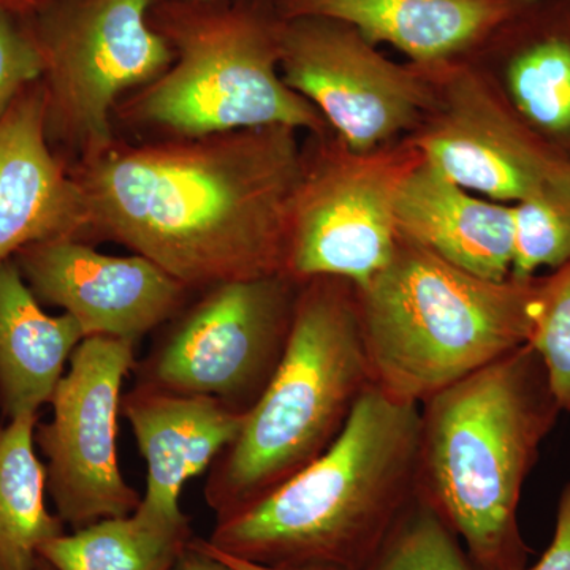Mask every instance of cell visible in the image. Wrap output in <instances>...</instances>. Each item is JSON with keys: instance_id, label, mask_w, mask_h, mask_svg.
Wrapping results in <instances>:
<instances>
[{"instance_id": "cell-1", "label": "cell", "mask_w": 570, "mask_h": 570, "mask_svg": "<svg viewBox=\"0 0 570 570\" xmlns=\"http://www.w3.org/2000/svg\"><path fill=\"white\" fill-rule=\"evenodd\" d=\"M284 126L141 145L115 140L69 165L89 238L149 258L202 294L285 273L292 208L306 163Z\"/></svg>"}, {"instance_id": "cell-2", "label": "cell", "mask_w": 570, "mask_h": 570, "mask_svg": "<svg viewBox=\"0 0 570 570\" xmlns=\"http://www.w3.org/2000/svg\"><path fill=\"white\" fill-rule=\"evenodd\" d=\"M420 438V406L370 385L324 455L206 540L268 568L362 570L417 498Z\"/></svg>"}, {"instance_id": "cell-3", "label": "cell", "mask_w": 570, "mask_h": 570, "mask_svg": "<svg viewBox=\"0 0 570 570\" xmlns=\"http://www.w3.org/2000/svg\"><path fill=\"white\" fill-rule=\"evenodd\" d=\"M420 412V497L480 568L523 569L531 549L521 534V493L562 412L538 352L523 344Z\"/></svg>"}, {"instance_id": "cell-4", "label": "cell", "mask_w": 570, "mask_h": 570, "mask_svg": "<svg viewBox=\"0 0 570 570\" xmlns=\"http://www.w3.org/2000/svg\"><path fill=\"white\" fill-rule=\"evenodd\" d=\"M539 284L483 279L397 236L389 264L355 287L374 385L422 406L528 344Z\"/></svg>"}, {"instance_id": "cell-5", "label": "cell", "mask_w": 570, "mask_h": 570, "mask_svg": "<svg viewBox=\"0 0 570 570\" xmlns=\"http://www.w3.org/2000/svg\"><path fill=\"white\" fill-rule=\"evenodd\" d=\"M373 384L355 285L332 276L303 281L283 362L206 480L216 521L268 497L324 455Z\"/></svg>"}, {"instance_id": "cell-6", "label": "cell", "mask_w": 570, "mask_h": 570, "mask_svg": "<svg viewBox=\"0 0 570 570\" xmlns=\"http://www.w3.org/2000/svg\"><path fill=\"white\" fill-rule=\"evenodd\" d=\"M276 0H156L149 22L174 50L156 80L122 97L115 116L163 138L284 126L332 135L321 112L281 77Z\"/></svg>"}, {"instance_id": "cell-7", "label": "cell", "mask_w": 570, "mask_h": 570, "mask_svg": "<svg viewBox=\"0 0 570 570\" xmlns=\"http://www.w3.org/2000/svg\"><path fill=\"white\" fill-rule=\"evenodd\" d=\"M154 2L58 0L24 20L43 61L48 138L75 160L108 148L124 94L174 62L170 45L149 22Z\"/></svg>"}, {"instance_id": "cell-8", "label": "cell", "mask_w": 570, "mask_h": 570, "mask_svg": "<svg viewBox=\"0 0 570 570\" xmlns=\"http://www.w3.org/2000/svg\"><path fill=\"white\" fill-rule=\"evenodd\" d=\"M299 288L277 273L202 292L137 360L134 387L209 396L246 415L283 362Z\"/></svg>"}, {"instance_id": "cell-9", "label": "cell", "mask_w": 570, "mask_h": 570, "mask_svg": "<svg viewBox=\"0 0 570 570\" xmlns=\"http://www.w3.org/2000/svg\"><path fill=\"white\" fill-rule=\"evenodd\" d=\"M305 145L285 273L302 283L332 276L363 287L395 253L397 193L422 153L406 138L366 153L335 134Z\"/></svg>"}, {"instance_id": "cell-10", "label": "cell", "mask_w": 570, "mask_h": 570, "mask_svg": "<svg viewBox=\"0 0 570 570\" xmlns=\"http://www.w3.org/2000/svg\"><path fill=\"white\" fill-rule=\"evenodd\" d=\"M279 70L352 151L404 140L433 105V81L423 67L393 62L332 18H284Z\"/></svg>"}, {"instance_id": "cell-11", "label": "cell", "mask_w": 570, "mask_h": 570, "mask_svg": "<svg viewBox=\"0 0 570 570\" xmlns=\"http://www.w3.org/2000/svg\"><path fill=\"white\" fill-rule=\"evenodd\" d=\"M135 351L115 337L82 340L52 395L51 422L37 423L48 494L56 515L73 531L130 515L140 505L118 461L122 385L137 365Z\"/></svg>"}, {"instance_id": "cell-12", "label": "cell", "mask_w": 570, "mask_h": 570, "mask_svg": "<svg viewBox=\"0 0 570 570\" xmlns=\"http://www.w3.org/2000/svg\"><path fill=\"white\" fill-rule=\"evenodd\" d=\"M423 69L433 81V105L406 140L450 181L517 205L569 174L568 160L551 151L466 59Z\"/></svg>"}, {"instance_id": "cell-13", "label": "cell", "mask_w": 570, "mask_h": 570, "mask_svg": "<svg viewBox=\"0 0 570 570\" xmlns=\"http://www.w3.org/2000/svg\"><path fill=\"white\" fill-rule=\"evenodd\" d=\"M13 261L37 299L77 318L86 337H115L137 346L178 316L194 295L142 255L102 254L80 238L36 243Z\"/></svg>"}, {"instance_id": "cell-14", "label": "cell", "mask_w": 570, "mask_h": 570, "mask_svg": "<svg viewBox=\"0 0 570 570\" xmlns=\"http://www.w3.org/2000/svg\"><path fill=\"white\" fill-rule=\"evenodd\" d=\"M88 232L85 194L51 149L47 92L33 82L0 118V264L36 243L86 242Z\"/></svg>"}, {"instance_id": "cell-15", "label": "cell", "mask_w": 570, "mask_h": 570, "mask_svg": "<svg viewBox=\"0 0 570 570\" xmlns=\"http://www.w3.org/2000/svg\"><path fill=\"white\" fill-rule=\"evenodd\" d=\"M463 59L570 164V0H527Z\"/></svg>"}, {"instance_id": "cell-16", "label": "cell", "mask_w": 570, "mask_h": 570, "mask_svg": "<svg viewBox=\"0 0 570 570\" xmlns=\"http://www.w3.org/2000/svg\"><path fill=\"white\" fill-rule=\"evenodd\" d=\"M121 415L148 469L135 512L163 527H187L190 519L179 504L184 483L212 469L238 438L246 415L214 397L141 387L122 395Z\"/></svg>"}, {"instance_id": "cell-17", "label": "cell", "mask_w": 570, "mask_h": 570, "mask_svg": "<svg viewBox=\"0 0 570 570\" xmlns=\"http://www.w3.org/2000/svg\"><path fill=\"white\" fill-rule=\"evenodd\" d=\"M396 234L483 279L512 276L513 205L490 200L450 181L433 165H417L401 184Z\"/></svg>"}, {"instance_id": "cell-18", "label": "cell", "mask_w": 570, "mask_h": 570, "mask_svg": "<svg viewBox=\"0 0 570 570\" xmlns=\"http://www.w3.org/2000/svg\"><path fill=\"white\" fill-rule=\"evenodd\" d=\"M527 0H276L285 20L347 22L370 43L390 45L420 67L466 58Z\"/></svg>"}, {"instance_id": "cell-19", "label": "cell", "mask_w": 570, "mask_h": 570, "mask_svg": "<svg viewBox=\"0 0 570 570\" xmlns=\"http://www.w3.org/2000/svg\"><path fill=\"white\" fill-rule=\"evenodd\" d=\"M86 340L77 318L50 316L13 258L0 264V411L7 420L50 404L75 348Z\"/></svg>"}, {"instance_id": "cell-20", "label": "cell", "mask_w": 570, "mask_h": 570, "mask_svg": "<svg viewBox=\"0 0 570 570\" xmlns=\"http://www.w3.org/2000/svg\"><path fill=\"white\" fill-rule=\"evenodd\" d=\"M37 423L39 415H26L0 426V570H37L40 547L66 534V524L45 502Z\"/></svg>"}, {"instance_id": "cell-21", "label": "cell", "mask_w": 570, "mask_h": 570, "mask_svg": "<svg viewBox=\"0 0 570 570\" xmlns=\"http://www.w3.org/2000/svg\"><path fill=\"white\" fill-rule=\"evenodd\" d=\"M195 538L187 527H163L137 512L48 540L39 560L52 570H171Z\"/></svg>"}, {"instance_id": "cell-22", "label": "cell", "mask_w": 570, "mask_h": 570, "mask_svg": "<svg viewBox=\"0 0 570 570\" xmlns=\"http://www.w3.org/2000/svg\"><path fill=\"white\" fill-rule=\"evenodd\" d=\"M362 570H483L456 532L417 494Z\"/></svg>"}, {"instance_id": "cell-23", "label": "cell", "mask_w": 570, "mask_h": 570, "mask_svg": "<svg viewBox=\"0 0 570 570\" xmlns=\"http://www.w3.org/2000/svg\"><path fill=\"white\" fill-rule=\"evenodd\" d=\"M513 277L528 279L570 264V171L513 205Z\"/></svg>"}, {"instance_id": "cell-24", "label": "cell", "mask_w": 570, "mask_h": 570, "mask_svg": "<svg viewBox=\"0 0 570 570\" xmlns=\"http://www.w3.org/2000/svg\"><path fill=\"white\" fill-rule=\"evenodd\" d=\"M528 344L542 360L561 411L570 412V264L540 275Z\"/></svg>"}, {"instance_id": "cell-25", "label": "cell", "mask_w": 570, "mask_h": 570, "mask_svg": "<svg viewBox=\"0 0 570 570\" xmlns=\"http://www.w3.org/2000/svg\"><path fill=\"white\" fill-rule=\"evenodd\" d=\"M41 75L43 61L28 24L0 9V118Z\"/></svg>"}, {"instance_id": "cell-26", "label": "cell", "mask_w": 570, "mask_h": 570, "mask_svg": "<svg viewBox=\"0 0 570 570\" xmlns=\"http://www.w3.org/2000/svg\"><path fill=\"white\" fill-rule=\"evenodd\" d=\"M519 570H570V482L566 483L558 501L553 539L539 561Z\"/></svg>"}, {"instance_id": "cell-27", "label": "cell", "mask_w": 570, "mask_h": 570, "mask_svg": "<svg viewBox=\"0 0 570 570\" xmlns=\"http://www.w3.org/2000/svg\"><path fill=\"white\" fill-rule=\"evenodd\" d=\"M171 570H234L225 564L219 558L214 557L208 550L204 549L200 540L194 538L189 546L183 550L176 560Z\"/></svg>"}, {"instance_id": "cell-28", "label": "cell", "mask_w": 570, "mask_h": 570, "mask_svg": "<svg viewBox=\"0 0 570 570\" xmlns=\"http://www.w3.org/2000/svg\"><path fill=\"white\" fill-rule=\"evenodd\" d=\"M55 2L58 0H0V9L9 11L21 20H29Z\"/></svg>"}, {"instance_id": "cell-29", "label": "cell", "mask_w": 570, "mask_h": 570, "mask_svg": "<svg viewBox=\"0 0 570 570\" xmlns=\"http://www.w3.org/2000/svg\"><path fill=\"white\" fill-rule=\"evenodd\" d=\"M202 546H204L205 550H208L209 553L214 554V557L219 558L220 561H224L225 564L230 566L234 570H337L332 568H299V569H277V568H268V566L255 564V562L242 560V558L232 557V554L224 553V551L217 550L216 547H213L212 543L206 539H200Z\"/></svg>"}, {"instance_id": "cell-30", "label": "cell", "mask_w": 570, "mask_h": 570, "mask_svg": "<svg viewBox=\"0 0 570 570\" xmlns=\"http://www.w3.org/2000/svg\"><path fill=\"white\" fill-rule=\"evenodd\" d=\"M37 570H52V569L48 568V566L45 564L43 561L39 560V564H37Z\"/></svg>"}, {"instance_id": "cell-31", "label": "cell", "mask_w": 570, "mask_h": 570, "mask_svg": "<svg viewBox=\"0 0 570 570\" xmlns=\"http://www.w3.org/2000/svg\"><path fill=\"white\" fill-rule=\"evenodd\" d=\"M183 2L205 3V2H216V0H183Z\"/></svg>"}]
</instances>
